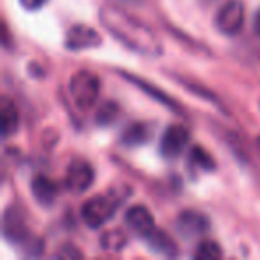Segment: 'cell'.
Instances as JSON below:
<instances>
[{
    "instance_id": "14",
    "label": "cell",
    "mask_w": 260,
    "mask_h": 260,
    "mask_svg": "<svg viewBox=\"0 0 260 260\" xmlns=\"http://www.w3.org/2000/svg\"><path fill=\"white\" fill-rule=\"evenodd\" d=\"M123 77H125L126 80H130V82H134L138 87H141V91H145L146 94H150L152 98H155V100L159 102V104L166 105L168 109H171V111H175V112H182V111H180V107L177 105V102H175L173 98L168 96L166 93H162V91H160L159 87H153L152 84H148L146 80L138 79V77L130 75V73H123Z\"/></svg>"
},
{
    "instance_id": "3",
    "label": "cell",
    "mask_w": 260,
    "mask_h": 260,
    "mask_svg": "<svg viewBox=\"0 0 260 260\" xmlns=\"http://www.w3.org/2000/svg\"><path fill=\"white\" fill-rule=\"evenodd\" d=\"M70 96H72L73 104L82 111L94 107L100 96V80L96 75L89 72H79L70 79L68 84Z\"/></svg>"
},
{
    "instance_id": "23",
    "label": "cell",
    "mask_w": 260,
    "mask_h": 260,
    "mask_svg": "<svg viewBox=\"0 0 260 260\" xmlns=\"http://www.w3.org/2000/svg\"><path fill=\"white\" fill-rule=\"evenodd\" d=\"M255 146H256V152H258V157H260V136H258V138H256Z\"/></svg>"
},
{
    "instance_id": "15",
    "label": "cell",
    "mask_w": 260,
    "mask_h": 260,
    "mask_svg": "<svg viewBox=\"0 0 260 260\" xmlns=\"http://www.w3.org/2000/svg\"><path fill=\"white\" fill-rule=\"evenodd\" d=\"M152 132H150L148 125L145 123H132L128 125L121 134V143L125 146H139L145 145L146 141L150 139Z\"/></svg>"
},
{
    "instance_id": "6",
    "label": "cell",
    "mask_w": 260,
    "mask_h": 260,
    "mask_svg": "<svg viewBox=\"0 0 260 260\" xmlns=\"http://www.w3.org/2000/svg\"><path fill=\"white\" fill-rule=\"evenodd\" d=\"M94 182V171L89 162L86 160H73L68 166L64 175V185L68 191L80 194L86 192Z\"/></svg>"
},
{
    "instance_id": "22",
    "label": "cell",
    "mask_w": 260,
    "mask_h": 260,
    "mask_svg": "<svg viewBox=\"0 0 260 260\" xmlns=\"http://www.w3.org/2000/svg\"><path fill=\"white\" fill-rule=\"evenodd\" d=\"M253 30H255V34L260 38V9L256 11L255 20H253Z\"/></svg>"
},
{
    "instance_id": "20",
    "label": "cell",
    "mask_w": 260,
    "mask_h": 260,
    "mask_svg": "<svg viewBox=\"0 0 260 260\" xmlns=\"http://www.w3.org/2000/svg\"><path fill=\"white\" fill-rule=\"evenodd\" d=\"M55 256H59V258H82V253H80V249H77V246L64 244L55 253Z\"/></svg>"
},
{
    "instance_id": "11",
    "label": "cell",
    "mask_w": 260,
    "mask_h": 260,
    "mask_svg": "<svg viewBox=\"0 0 260 260\" xmlns=\"http://www.w3.org/2000/svg\"><path fill=\"white\" fill-rule=\"evenodd\" d=\"M145 241L153 253H159V255H164V256H177L178 255L177 242L171 239V235H168L166 232L160 230V228H155L152 234L146 235Z\"/></svg>"
},
{
    "instance_id": "24",
    "label": "cell",
    "mask_w": 260,
    "mask_h": 260,
    "mask_svg": "<svg viewBox=\"0 0 260 260\" xmlns=\"http://www.w3.org/2000/svg\"><path fill=\"white\" fill-rule=\"evenodd\" d=\"M125 2H130V4H138V2H141V0H125Z\"/></svg>"
},
{
    "instance_id": "16",
    "label": "cell",
    "mask_w": 260,
    "mask_h": 260,
    "mask_svg": "<svg viewBox=\"0 0 260 260\" xmlns=\"http://www.w3.org/2000/svg\"><path fill=\"white\" fill-rule=\"evenodd\" d=\"M126 234L119 228H114V230H107L100 235V246L102 249L105 251H112V253H118L121 251L123 248L126 246Z\"/></svg>"
},
{
    "instance_id": "2",
    "label": "cell",
    "mask_w": 260,
    "mask_h": 260,
    "mask_svg": "<svg viewBox=\"0 0 260 260\" xmlns=\"http://www.w3.org/2000/svg\"><path fill=\"white\" fill-rule=\"evenodd\" d=\"M4 237L8 239L11 244H22L27 246V251L32 255V253H40L43 249V244L38 239L30 237V230L27 226L25 214L22 212V209L18 207H9L4 212Z\"/></svg>"
},
{
    "instance_id": "12",
    "label": "cell",
    "mask_w": 260,
    "mask_h": 260,
    "mask_svg": "<svg viewBox=\"0 0 260 260\" xmlns=\"http://www.w3.org/2000/svg\"><path fill=\"white\" fill-rule=\"evenodd\" d=\"M30 191H32V196L38 200L40 205H52L54 200L57 198V184L45 175H38V177L32 178Z\"/></svg>"
},
{
    "instance_id": "7",
    "label": "cell",
    "mask_w": 260,
    "mask_h": 260,
    "mask_svg": "<svg viewBox=\"0 0 260 260\" xmlns=\"http://www.w3.org/2000/svg\"><path fill=\"white\" fill-rule=\"evenodd\" d=\"M189 130L182 125H170L164 130L162 138H160V155L166 159H175L185 150L189 145Z\"/></svg>"
},
{
    "instance_id": "18",
    "label": "cell",
    "mask_w": 260,
    "mask_h": 260,
    "mask_svg": "<svg viewBox=\"0 0 260 260\" xmlns=\"http://www.w3.org/2000/svg\"><path fill=\"white\" fill-rule=\"evenodd\" d=\"M118 114H119L118 104H114V102H105V104L102 105L96 112V123L102 126H107V125H111V123L116 121Z\"/></svg>"
},
{
    "instance_id": "1",
    "label": "cell",
    "mask_w": 260,
    "mask_h": 260,
    "mask_svg": "<svg viewBox=\"0 0 260 260\" xmlns=\"http://www.w3.org/2000/svg\"><path fill=\"white\" fill-rule=\"evenodd\" d=\"M98 16L102 25L128 50L146 57H157L162 54V43L145 22L130 16L116 6H104Z\"/></svg>"
},
{
    "instance_id": "17",
    "label": "cell",
    "mask_w": 260,
    "mask_h": 260,
    "mask_svg": "<svg viewBox=\"0 0 260 260\" xmlns=\"http://www.w3.org/2000/svg\"><path fill=\"white\" fill-rule=\"evenodd\" d=\"M194 256L196 258L214 260V258H221V256H223V251H221V248H219L217 242L209 241V239H203V241L198 244V248H196Z\"/></svg>"
},
{
    "instance_id": "19",
    "label": "cell",
    "mask_w": 260,
    "mask_h": 260,
    "mask_svg": "<svg viewBox=\"0 0 260 260\" xmlns=\"http://www.w3.org/2000/svg\"><path fill=\"white\" fill-rule=\"evenodd\" d=\"M191 160L200 170L212 171L214 168H216V162H214V159L210 157V153L207 152L205 148H202V146H194V148L191 150Z\"/></svg>"
},
{
    "instance_id": "10",
    "label": "cell",
    "mask_w": 260,
    "mask_h": 260,
    "mask_svg": "<svg viewBox=\"0 0 260 260\" xmlns=\"http://www.w3.org/2000/svg\"><path fill=\"white\" fill-rule=\"evenodd\" d=\"M210 228V223L202 212L198 210H184L180 216L177 217V230L180 232L184 237H200V235L207 234Z\"/></svg>"
},
{
    "instance_id": "5",
    "label": "cell",
    "mask_w": 260,
    "mask_h": 260,
    "mask_svg": "<svg viewBox=\"0 0 260 260\" xmlns=\"http://www.w3.org/2000/svg\"><path fill=\"white\" fill-rule=\"evenodd\" d=\"M214 25L224 36H237L244 25V4L241 0H228L217 9Z\"/></svg>"
},
{
    "instance_id": "13",
    "label": "cell",
    "mask_w": 260,
    "mask_h": 260,
    "mask_svg": "<svg viewBox=\"0 0 260 260\" xmlns=\"http://www.w3.org/2000/svg\"><path fill=\"white\" fill-rule=\"evenodd\" d=\"M0 114H2V134H4V138H9V136H13L16 130H18L20 116H18V111H16L15 104H13L8 96H2Z\"/></svg>"
},
{
    "instance_id": "9",
    "label": "cell",
    "mask_w": 260,
    "mask_h": 260,
    "mask_svg": "<svg viewBox=\"0 0 260 260\" xmlns=\"http://www.w3.org/2000/svg\"><path fill=\"white\" fill-rule=\"evenodd\" d=\"M125 223L130 228V232H134L136 235L145 239L148 234L155 230V223H153V216L146 207L143 205H132L125 212Z\"/></svg>"
},
{
    "instance_id": "8",
    "label": "cell",
    "mask_w": 260,
    "mask_h": 260,
    "mask_svg": "<svg viewBox=\"0 0 260 260\" xmlns=\"http://www.w3.org/2000/svg\"><path fill=\"white\" fill-rule=\"evenodd\" d=\"M100 43H102V36L89 25H73L68 30L64 40V47L73 52L96 48Z\"/></svg>"
},
{
    "instance_id": "4",
    "label": "cell",
    "mask_w": 260,
    "mask_h": 260,
    "mask_svg": "<svg viewBox=\"0 0 260 260\" xmlns=\"http://www.w3.org/2000/svg\"><path fill=\"white\" fill-rule=\"evenodd\" d=\"M118 205V200L112 198V196H91L84 202L82 209H80V217L87 226L96 230V228H102L114 217Z\"/></svg>"
},
{
    "instance_id": "21",
    "label": "cell",
    "mask_w": 260,
    "mask_h": 260,
    "mask_svg": "<svg viewBox=\"0 0 260 260\" xmlns=\"http://www.w3.org/2000/svg\"><path fill=\"white\" fill-rule=\"evenodd\" d=\"M47 4V0H20V6L27 11H38Z\"/></svg>"
}]
</instances>
